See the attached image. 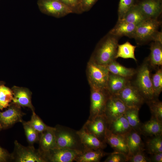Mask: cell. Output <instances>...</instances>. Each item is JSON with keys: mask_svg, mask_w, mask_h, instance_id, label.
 <instances>
[{"mask_svg": "<svg viewBox=\"0 0 162 162\" xmlns=\"http://www.w3.org/2000/svg\"><path fill=\"white\" fill-rule=\"evenodd\" d=\"M119 38L108 33L100 42L91 58L98 64L105 66L116 60Z\"/></svg>", "mask_w": 162, "mask_h": 162, "instance_id": "obj_1", "label": "cell"}, {"mask_svg": "<svg viewBox=\"0 0 162 162\" xmlns=\"http://www.w3.org/2000/svg\"><path fill=\"white\" fill-rule=\"evenodd\" d=\"M55 128V148L70 149L82 152L85 150L77 130L59 124L56 125Z\"/></svg>", "mask_w": 162, "mask_h": 162, "instance_id": "obj_2", "label": "cell"}, {"mask_svg": "<svg viewBox=\"0 0 162 162\" xmlns=\"http://www.w3.org/2000/svg\"><path fill=\"white\" fill-rule=\"evenodd\" d=\"M161 22L158 19H146L136 25L134 38L139 45L150 41L162 42V34L158 31Z\"/></svg>", "mask_w": 162, "mask_h": 162, "instance_id": "obj_3", "label": "cell"}, {"mask_svg": "<svg viewBox=\"0 0 162 162\" xmlns=\"http://www.w3.org/2000/svg\"><path fill=\"white\" fill-rule=\"evenodd\" d=\"M150 68L146 60L136 70L134 85L146 101L155 98L152 85Z\"/></svg>", "mask_w": 162, "mask_h": 162, "instance_id": "obj_4", "label": "cell"}, {"mask_svg": "<svg viewBox=\"0 0 162 162\" xmlns=\"http://www.w3.org/2000/svg\"><path fill=\"white\" fill-rule=\"evenodd\" d=\"M87 71L90 86L106 89L109 72L106 66L98 64L91 58Z\"/></svg>", "mask_w": 162, "mask_h": 162, "instance_id": "obj_5", "label": "cell"}, {"mask_svg": "<svg viewBox=\"0 0 162 162\" xmlns=\"http://www.w3.org/2000/svg\"><path fill=\"white\" fill-rule=\"evenodd\" d=\"M14 148L11 154L12 161L16 162H47L38 149L32 145L25 146L17 140L14 142Z\"/></svg>", "mask_w": 162, "mask_h": 162, "instance_id": "obj_6", "label": "cell"}, {"mask_svg": "<svg viewBox=\"0 0 162 162\" xmlns=\"http://www.w3.org/2000/svg\"><path fill=\"white\" fill-rule=\"evenodd\" d=\"M90 105L89 119L104 115L107 100L110 95L106 89L91 86Z\"/></svg>", "mask_w": 162, "mask_h": 162, "instance_id": "obj_7", "label": "cell"}, {"mask_svg": "<svg viewBox=\"0 0 162 162\" xmlns=\"http://www.w3.org/2000/svg\"><path fill=\"white\" fill-rule=\"evenodd\" d=\"M38 4L42 13L57 18L75 13L73 9L59 0H39Z\"/></svg>", "mask_w": 162, "mask_h": 162, "instance_id": "obj_8", "label": "cell"}, {"mask_svg": "<svg viewBox=\"0 0 162 162\" xmlns=\"http://www.w3.org/2000/svg\"><path fill=\"white\" fill-rule=\"evenodd\" d=\"M128 107L140 108L145 100L130 81L116 95Z\"/></svg>", "mask_w": 162, "mask_h": 162, "instance_id": "obj_9", "label": "cell"}, {"mask_svg": "<svg viewBox=\"0 0 162 162\" xmlns=\"http://www.w3.org/2000/svg\"><path fill=\"white\" fill-rule=\"evenodd\" d=\"M128 107L116 95H110L106 104L104 115L108 123L123 116Z\"/></svg>", "mask_w": 162, "mask_h": 162, "instance_id": "obj_10", "label": "cell"}, {"mask_svg": "<svg viewBox=\"0 0 162 162\" xmlns=\"http://www.w3.org/2000/svg\"><path fill=\"white\" fill-rule=\"evenodd\" d=\"M7 110L0 112V124L2 129L10 128L16 123L22 122L23 116L25 115L21 107L12 102Z\"/></svg>", "mask_w": 162, "mask_h": 162, "instance_id": "obj_11", "label": "cell"}, {"mask_svg": "<svg viewBox=\"0 0 162 162\" xmlns=\"http://www.w3.org/2000/svg\"><path fill=\"white\" fill-rule=\"evenodd\" d=\"M107 127V121L104 116L103 115L88 118L82 128L101 141L105 142L104 138Z\"/></svg>", "mask_w": 162, "mask_h": 162, "instance_id": "obj_12", "label": "cell"}, {"mask_svg": "<svg viewBox=\"0 0 162 162\" xmlns=\"http://www.w3.org/2000/svg\"><path fill=\"white\" fill-rule=\"evenodd\" d=\"M82 152L70 149L55 148L50 150L43 155L47 162H72Z\"/></svg>", "mask_w": 162, "mask_h": 162, "instance_id": "obj_13", "label": "cell"}, {"mask_svg": "<svg viewBox=\"0 0 162 162\" xmlns=\"http://www.w3.org/2000/svg\"><path fill=\"white\" fill-rule=\"evenodd\" d=\"M135 3L146 19H158L162 13V0H140Z\"/></svg>", "mask_w": 162, "mask_h": 162, "instance_id": "obj_14", "label": "cell"}, {"mask_svg": "<svg viewBox=\"0 0 162 162\" xmlns=\"http://www.w3.org/2000/svg\"><path fill=\"white\" fill-rule=\"evenodd\" d=\"M13 97L12 103L20 107H27L34 111L32 102V93L28 88L14 86L11 88Z\"/></svg>", "mask_w": 162, "mask_h": 162, "instance_id": "obj_15", "label": "cell"}, {"mask_svg": "<svg viewBox=\"0 0 162 162\" xmlns=\"http://www.w3.org/2000/svg\"><path fill=\"white\" fill-rule=\"evenodd\" d=\"M140 134V133L132 129L124 136L129 151L128 157L146 150Z\"/></svg>", "mask_w": 162, "mask_h": 162, "instance_id": "obj_16", "label": "cell"}, {"mask_svg": "<svg viewBox=\"0 0 162 162\" xmlns=\"http://www.w3.org/2000/svg\"><path fill=\"white\" fill-rule=\"evenodd\" d=\"M104 141L110 145L114 152H121L128 156L129 151L124 136L114 134L107 128Z\"/></svg>", "mask_w": 162, "mask_h": 162, "instance_id": "obj_17", "label": "cell"}, {"mask_svg": "<svg viewBox=\"0 0 162 162\" xmlns=\"http://www.w3.org/2000/svg\"><path fill=\"white\" fill-rule=\"evenodd\" d=\"M77 132L85 150L103 149L106 147L105 142L101 141L93 135L87 132L82 128Z\"/></svg>", "mask_w": 162, "mask_h": 162, "instance_id": "obj_18", "label": "cell"}, {"mask_svg": "<svg viewBox=\"0 0 162 162\" xmlns=\"http://www.w3.org/2000/svg\"><path fill=\"white\" fill-rule=\"evenodd\" d=\"M38 149L43 155L51 149L56 148L55 128L49 126L40 134Z\"/></svg>", "mask_w": 162, "mask_h": 162, "instance_id": "obj_19", "label": "cell"}, {"mask_svg": "<svg viewBox=\"0 0 162 162\" xmlns=\"http://www.w3.org/2000/svg\"><path fill=\"white\" fill-rule=\"evenodd\" d=\"M150 50V54L146 59L151 68L157 69L162 65V42L153 41Z\"/></svg>", "mask_w": 162, "mask_h": 162, "instance_id": "obj_20", "label": "cell"}, {"mask_svg": "<svg viewBox=\"0 0 162 162\" xmlns=\"http://www.w3.org/2000/svg\"><path fill=\"white\" fill-rule=\"evenodd\" d=\"M136 25L123 20H118L115 26L109 33L119 38L127 36L134 38Z\"/></svg>", "mask_w": 162, "mask_h": 162, "instance_id": "obj_21", "label": "cell"}, {"mask_svg": "<svg viewBox=\"0 0 162 162\" xmlns=\"http://www.w3.org/2000/svg\"><path fill=\"white\" fill-rule=\"evenodd\" d=\"M130 81V79L109 72L106 89L110 95H116Z\"/></svg>", "mask_w": 162, "mask_h": 162, "instance_id": "obj_22", "label": "cell"}, {"mask_svg": "<svg viewBox=\"0 0 162 162\" xmlns=\"http://www.w3.org/2000/svg\"><path fill=\"white\" fill-rule=\"evenodd\" d=\"M140 133L145 136L150 137L162 135V122L151 117L148 121L141 123Z\"/></svg>", "mask_w": 162, "mask_h": 162, "instance_id": "obj_23", "label": "cell"}, {"mask_svg": "<svg viewBox=\"0 0 162 162\" xmlns=\"http://www.w3.org/2000/svg\"><path fill=\"white\" fill-rule=\"evenodd\" d=\"M107 128L114 134L124 136L132 129L124 114L116 120L108 123Z\"/></svg>", "mask_w": 162, "mask_h": 162, "instance_id": "obj_24", "label": "cell"}, {"mask_svg": "<svg viewBox=\"0 0 162 162\" xmlns=\"http://www.w3.org/2000/svg\"><path fill=\"white\" fill-rule=\"evenodd\" d=\"M109 153L104 152L103 149H86L79 154L74 161L77 162H99L102 158Z\"/></svg>", "mask_w": 162, "mask_h": 162, "instance_id": "obj_25", "label": "cell"}, {"mask_svg": "<svg viewBox=\"0 0 162 162\" xmlns=\"http://www.w3.org/2000/svg\"><path fill=\"white\" fill-rule=\"evenodd\" d=\"M106 66L109 72L130 79L135 75L136 72L135 69L127 68L117 62L116 60L111 62Z\"/></svg>", "mask_w": 162, "mask_h": 162, "instance_id": "obj_26", "label": "cell"}, {"mask_svg": "<svg viewBox=\"0 0 162 162\" xmlns=\"http://www.w3.org/2000/svg\"><path fill=\"white\" fill-rule=\"evenodd\" d=\"M146 20V19L140 8L135 3L127 12L122 20L137 25Z\"/></svg>", "mask_w": 162, "mask_h": 162, "instance_id": "obj_27", "label": "cell"}, {"mask_svg": "<svg viewBox=\"0 0 162 162\" xmlns=\"http://www.w3.org/2000/svg\"><path fill=\"white\" fill-rule=\"evenodd\" d=\"M140 109L128 107L124 115L132 129L140 133V128L141 123L139 116Z\"/></svg>", "mask_w": 162, "mask_h": 162, "instance_id": "obj_28", "label": "cell"}, {"mask_svg": "<svg viewBox=\"0 0 162 162\" xmlns=\"http://www.w3.org/2000/svg\"><path fill=\"white\" fill-rule=\"evenodd\" d=\"M136 46L133 45L128 41L118 44L115 57L116 59L118 58H132L136 62L137 60L135 56V50Z\"/></svg>", "mask_w": 162, "mask_h": 162, "instance_id": "obj_29", "label": "cell"}, {"mask_svg": "<svg viewBox=\"0 0 162 162\" xmlns=\"http://www.w3.org/2000/svg\"><path fill=\"white\" fill-rule=\"evenodd\" d=\"M145 102L148 106L151 117L162 122V102L158 98L148 100Z\"/></svg>", "mask_w": 162, "mask_h": 162, "instance_id": "obj_30", "label": "cell"}, {"mask_svg": "<svg viewBox=\"0 0 162 162\" xmlns=\"http://www.w3.org/2000/svg\"><path fill=\"white\" fill-rule=\"evenodd\" d=\"M146 146L150 154L162 152V135L151 136L146 141Z\"/></svg>", "mask_w": 162, "mask_h": 162, "instance_id": "obj_31", "label": "cell"}, {"mask_svg": "<svg viewBox=\"0 0 162 162\" xmlns=\"http://www.w3.org/2000/svg\"><path fill=\"white\" fill-rule=\"evenodd\" d=\"M13 95L11 89L4 83L0 85V110L8 107L12 101Z\"/></svg>", "mask_w": 162, "mask_h": 162, "instance_id": "obj_32", "label": "cell"}, {"mask_svg": "<svg viewBox=\"0 0 162 162\" xmlns=\"http://www.w3.org/2000/svg\"><path fill=\"white\" fill-rule=\"evenodd\" d=\"M151 80L155 98H158L162 91V69L161 67L156 69L151 76Z\"/></svg>", "mask_w": 162, "mask_h": 162, "instance_id": "obj_33", "label": "cell"}, {"mask_svg": "<svg viewBox=\"0 0 162 162\" xmlns=\"http://www.w3.org/2000/svg\"><path fill=\"white\" fill-rule=\"evenodd\" d=\"M27 142L30 145L39 142L40 134L31 126L27 124L26 122H22Z\"/></svg>", "mask_w": 162, "mask_h": 162, "instance_id": "obj_34", "label": "cell"}, {"mask_svg": "<svg viewBox=\"0 0 162 162\" xmlns=\"http://www.w3.org/2000/svg\"><path fill=\"white\" fill-rule=\"evenodd\" d=\"M32 112L30 120L26 122L27 124L40 134L48 128L49 126L44 123L34 111Z\"/></svg>", "mask_w": 162, "mask_h": 162, "instance_id": "obj_35", "label": "cell"}, {"mask_svg": "<svg viewBox=\"0 0 162 162\" xmlns=\"http://www.w3.org/2000/svg\"><path fill=\"white\" fill-rule=\"evenodd\" d=\"M135 3V0H120L118 10V20H122Z\"/></svg>", "mask_w": 162, "mask_h": 162, "instance_id": "obj_36", "label": "cell"}, {"mask_svg": "<svg viewBox=\"0 0 162 162\" xmlns=\"http://www.w3.org/2000/svg\"><path fill=\"white\" fill-rule=\"evenodd\" d=\"M104 162H128V157L125 154L120 152H114L110 153Z\"/></svg>", "mask_w": 162, "mask_h": 162, "instance_id": "obj_37", "label": "cell"}, {"mask_svg": "<svg viewBox=\"0 0 162 162\" xmlns=\"http://www.w3.org/2000/svg\"><path fill=\"white\" fill-rule=\"evenodd\" d=\"M128 162H151V161L149 157L146 155L144 152H141L128 157Z\"/></svg>", "mask_w": 162, "mask_h": 162, "instance_id": "obj_38", "label": "cell"}, {"mask_svg": "<svg viewBox=\"0 0 162 162\" xmlns=\"http://www.w3.org/2000/svg\"><path fill=\"white\" fill-rule=\"evenodd\" d=\"M98 0H80L79 13L88 10Z\"/></svg>", "mask_w": 162, "mask_h": 162, "instance_id": "obj_39", "label": "cell"}, {"mask_svg": "<svg viewBox=\"0 0 162 162\" xmlns=\"http://www.w3.org/2000/svg\"><path fill=\"white\" fill-rule=\"evenodd\" d=\"M73 9L75 13H79L80 0H59Z\"/></svg>", "mask_w": 162, "mask_h": 162, "instance_id": "obj_40", "label": "cell"}, {"mask_svg": "<svg viewBox=\"0 0 162 162\" xmlns=\"http://www.w3.org/2000/svg\"><path fill=\"white\" fill-rule=\"evenodd\" d=\"M12 161L11 154L0 146V162H6Z\"/></svg>", "mask_w": 162, "mask_h": 162, "instance_id": "obj_41", "label": "cell"}, {"mask_svg": "<svg viewBox=\"0 0 162 162\" xmlns=\"http://www.w3.org/2000/svg\"><path fill=\"white\" fill-rule=\"evenodd\" d=\"M149 158L151 162H162V152L151 154Z\"/></svg>", "mask_w": 162, "mask_h": 162, "instance_id": "obj_42", "label": "cell"}, {"mask_svg": "<svg viewBox=\"0 0 162 162\" xmlns=\"http://www.w3.org/2000/svg\"><path fill=\"white\" fill-rule=\"evenodd\" d=\"M3 83H4L3 82L0 81V85Z\"/></svg>", "mask_w": 162, "mask_h": 162, "instance_id": "obj_43", "label": "cell"}, {"mask_svg": "<svg viewBox=\"0 0 162 162\" xmlns=\"http://www.w3.org/2000/svg\"><path fill=\"white\" fill-rule=\"evenodd\" d=\"M2 129V127H1V124H0V131Z\"/></svg>", "mask_w": 162, "mask_h": 162, "instance_id": "obj_44", "label": "cell"}]
</instances>
